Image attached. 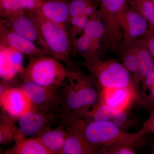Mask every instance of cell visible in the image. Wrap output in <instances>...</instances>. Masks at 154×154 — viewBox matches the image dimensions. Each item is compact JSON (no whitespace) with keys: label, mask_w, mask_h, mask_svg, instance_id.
Masks as SVG:
<instances>
[{"label":"cell","mask_w":154,"mask_h":154,"mask_svg":"<svg viewBox=\"0 0 154 154\" xmlns=\"http://www.w3.org/2000/svg\"><path fill=\"white\" fill-rule=\"evenodd\" d=\"M117 19L127 42H132L140 39L150 28L145 19L128 4L119 13Z\"/></svg>","instance_id":"cell-10"},{"label":"cell","mask_w":154,"mask_h":154,"mask_svg":"<svg viewBox=\"0 0 154 154\" xmlns=\"http://www.w3.org/2000/svg\"><path fill=\"white\" fill-rule=\"evenodd\" d=\"M83 119L74 116L61 117L58 124L62 125L68 134L62 154H97L83 134Z\"/></svg>","instance_id":"cell-6"},{"label":"cell","mask_w":154,"mask_h":154,"mask_svg":"<svg viewBox=\"0 0 154 154\" xmlns=\"http://www.w3.org/2000/svg\"><path fill=\"white\" fill-rule=\"evenodd\" d=\"M32 13L38 25L42 48L49 55L64 63L69 72L78 71L71 59L72 42L67 28L42 19L33 11Z\"/></svg>","instance_id":"cell-2"},{"label":"cell","mask_w":154,"mask_h":154,"mask_svg":"<svg viewBox=\"0 0 154 154\" xmlns=\"http://www.w3.org/2000/svg\"><path fill=\"white\" fill-rule=\"evenodd\" d=\"M58 125L54 129L48 130L36 137L52 154H62L68 137L64 127Z\"/></svg>","instance_id":"cell-18"},{"label":"cell","mask_w":154,"mask_h":154,"mask_svg":"<svg viewBox=\"0 0 154 154\" xmlns=\"http://www.w3.org/2000/svg\"><path fill=\"white\" fill-rule=\"evenodd\" d=\"M68 2L70 19L81 15L90 18L99 9V0H68Z\"/></svg>","instance_id":"cell-23"},{"label":"cell","mask_w":154,"mask_h":154,"mask_svg":"<svg viewBox=\"0 0 154 154\" xmlns=\"http://www.w3.org/2000/svg\"><path fill=\"white\" fill-rule=\"evenodd\" d=\"M1 48L11 49L28 57L49 55L45 50L33 42L20 36L0 22Z\"/></svg>","instance_id":"cell-11"},{"label":"cell","mask_w":154,"mask_h":154,"mask_svg":"<svg viewBox=\"0 0 154 154\" xmlns=\"http://www.w3.org/2000/svg\"><path fill=\"white\" fill-rule=\"evenodd\" d=\"M38 0H0L1 18L16 11H34Z\"/></svg>","instance_id":"cell-22"},{"label":"cell","mask_w":154,"mask_h":154,"mask_svg":"<svg viewBox=\"0 0 154 154\" xmlns=\"http://www.w3.org/2000/svg\"><path fill=\"white\" fill-rule=\"evenodd\" d=\"M137 141L120 142L105 146L99 149L98 152L102 154H133L135 153L134 146Z\"/></svg>","instance_id":"cell-27"},{"label":"cell","mask_w":154,"mask_h":154,"mask_svg":"<svg viewBox=\"0 0 154 154\" xmlns=\"http://www.w3.org/2000/svg\"><path fill=\"white\" fill-rule=\"evenodd\" d=\"M131 43L137 57L138 73L134 81L136 85H138L154 69V57L140 39Z\"/></svg>","instance_id":"cell-17"},{"label":"cell","mask_w":154,"mask_h":154,"mask_svg":"<svg viewBox=\"0 0 154 154\" xmlns=\"http://www.w3.org/2000/svg\"><path fill=\"white\" fill-rule=\"evenodd\" d=\"M101 44L84 33L72 41V51L79 54L85 60V64L99 58V48Z\"/></svg>","instance_id":"cell-19"},{"label":"cell","mask_w":154,"mask_h":154,"mask_svg":"<svg viewBox=\"0 0 154 154\" xmlns=\"http://www.w3.org/2000/svg\"><path fill=\"white\" fill-rule=\"evenodd\" d=\"M122 61L123 65L134 75V79L138 73L137 57L131 42L125 41L119 54Z\"/></svg>","instance_id":"cell-25"},{"label":"cell","mask_w":154,"mask_h":154,"mask_svg":"<svg viewBox=\"0 0 154 154\" xmlns=\"http://www.w3.org/2000/svg\"><path fill=\"white\" fill-rule=\"evenodd\" d=\"M128 5L145 19L154 29V5L151 0H128Z\"/></svg>","instance_id":"cell-26"},{"label":"cell","mask_w":154,"mask_h":154,"mask_svg":"<svg viewBox=\"0 0 154 154\" xmlns=\"http://www.w3.org/2000/svg\"><path fill=\"white\" fill-rule=\"evenodd\" d=\"M105 28L99 11L93 14L84 29L83 33L97 43H103L105 35Z\"/></svg>","instance_id":"cell-24"},{"label":"cell","mask_w":154,"mask_h":154,"mask_svg":"<svg viewBox=\"0 0 154 154\" xmlns=\"http://www.w3.org/2000/svg\"><path fill=\"white\" fill-rule=\"evenodd\" d=\"M141 82L144 91L149 90L154 86V69L147 75Z\"/></svg>","instance_id":"cell-31"},{"label":"cell","mask_w":154,"mask_h":154,"mask_svg":"<svg viewBox=\"0 0 154 154\" xmlns=\"http://www.w3.org/2000/svg\"><path fill=\"white\" fill-rule=\"evenodd\" d=\"M70 72L73 78L77 91L82 99L88 114L101 102L102 88L90 74L88 75L79 71Z\"/></svg>","instance_id":"cell-12"},{"label":"cell","mask_w":154,"mask_h":154,"mask_svg":"<svg viewBox=\"0 0 154 154\" xmlns=\"http://www.w3.org/2000/svg\"><path fill=\"white\" fill-rule=\"evenodd\" d=\"M60 61L49 55L29 57L27 66L19 73L20 79L55 90H59L69 73Z\"/></svg>","instance_id":"cell-1"},{"label":"cell","mask_w":154,"mask_h":154,"mask_svg":"<svg viewBox=\"0 0 154 154\" xmlns=\"http://www.w3.org/2000/svg\"><path fill=\"white\" fill-rule=\"evenodd\" d=\"M38 2H44V1H50V0H38Z\"/></svg>","instance_id":"cell-33"},{"label":"cell","mask_w":154,"mask_h":154,"mask_svg":"<svg viewBox=\"0 0 154 154\" xmlns=\"http://www.w3.org/2000/svg\"><path fill=\"white\" fill-rule=\"evenodd\" d=\"M149 94L147 97V101L154 105V86L149 89Z\"/></svg>","instance_id":"cell-32"},{"label":"cell","mask_w":154,"mask_h":154,"mask_svg":"<svg viewBox=\"0 0 154 154\" xmlns=\"http://www.w3.org/2000/svg\"><path fill=\"white\" fill-rule=\"evenodd\" d=\"M15 119L10 116L2 114L0 117V144L8 146L16 141L19 135V128L14 122Z\"/></svg>","instance_id":"cell-21"},{"label":"cell","mask_w":154,"mask_h":154,"mask_svg":"<svg viewBox=\"0 0 154 154\" xmlns=\"http://www.w3.org/2000/svg\"><path fill=\"white\" fill-rule=\"evenodd\" d=\"M89 19L85 15L77 16L70 19L69 23L70 28L69 33L72 42L77 38V36L83 33Z\"/></svg>","instance_id":"cell-28"},{"label":"cell","mask_w":154,"mask_h":154,"mask_svg":"<svg viewBox=\"0 0 154 154\" xmlns=\"http://www.w3.org/2000/svg\"><path fill=\"white\" fill-rule=\"evenodd\" d=\"M152 1V2L153 4L154 5V0H151Z\"/></svg>","instance_id":"cell-34"},{"label":"cell","mask_w":154,"mask_h":154,"mask_svg":"<svg viewBox=\"0 0 154 154\" xmlns=\"http://www.w3.org/2000/svg\"><path fill=\"white\" fill-rule=\"evenodd\" d=\"M82 131L84 136L96 151L116 143L138 141L143 136L140 131L130 133L112 122L83 119Z\"/></svg>","instance_id":"cell-3"},{"label":"cell","mask_w":154,"mask_h":154,"mask_svg":"<svg viewBox=\"0 0 154 154\" xmlns=\"http://www.w3.org/2000/svg\"><path fill=\"white\" fill-rule=\"evenodd\" d=\"M1 107L8 115L18 119L30 110L31 102L21 88L14 87L0 96Z\"/></svg>","instance_id":"cell-14"},{"label":"cell","mask_w":154,"mask_h":154,"mask_svg":"<svg viewBox=\"0 0 154 154\" xmlns=\"http://www.w3.org/2000/svg\"><path fill=\"white\" fill-rule=\"evenodd\" d=\"M140 131L143 135L150 133L154 134V110Z\"/></svg>","instance_id":"cell-30"},{"label":"cell","mask_w":154,"mask_h":154,"mask_svg":"<svg viewBox=\"0 0 154 154\" xmlns=\"http://www.w3.org/2000/svg\"><path fill=\"white\" fill-rule=\"evenodd\" d=\"M140 39L148 48L154 57V29H149Z\"/></svg>","instance_id":"cell-29"},{"label":"cell","mask_w":154,"mask_h":154,"mask_svg":"<svg viewBox=\"0 0 154 154\" xmlns=\"http://www.w3.org/2000/svg\"><path fill=\"white\" fill-rule=\"evenodd\" d=\"M34 14L55 24L67 28L70 19L68 0H50L39 2Z\"/></svg>","instance_id":"cell-13"},{"label":"cell","mask_w":154,"mask_h":154,"mask_svg":"<svg viewBox=\"0 0 154 154\" xmlns=\"http://www.w3.org/2000/svg\"><path fill=\"white\" fill-rule=\"evenodd\" d=\"M6 154H52L42 143L37 137L23 139L12 148L5 152Z\"/></svg>","instance_id":"cell-20"},{"label":"cell","mask_w":154,"mask_h":154,"mask_svg":"<svg viewBox=\"0 0 154 154\" xmlns=\"http://www.w3.org/2000/svg\"><path fill=\"white\" fill-rule=\"evenodd\" d=\"M61 116L85 119L88 112L77 91L74 80L69 72L67 79L59 90Z\"/></svg>","instance_id":"cell-9"},{"label":"cell","mask_w":154,"mask_h":154,"mask_svg":"<svg viewBox=\"0 0 154 154\" xmlns=\"http://www.w3.org/2000/svg\"><path fill=\"white\" fill-rule=\"evenodd\" d=\"M85 119L109 122L124 130L132 126L133 122L128 118L125 111L114 109L102 102L90 111Z\"/></svg>","instance_id":"cell-16"},{"label":"cell","mask_w":154,"mask_h":154,"mask_svg":"<svg viewBox=\"0 0 154 154\" xmlns=\"http://www.w3.org/2000/svg\"><path fill=\"white\" fill-rule=\"evenodd\" d=\"M134 85L124 88L102 89L100 102L114 109L125 111L136 97Z\"/></svg>","instance_id":"cell-15"},{"label":"cell","mask_w":154,"mask_h":154,"mask_svg":"<svg viewBox=\"0 0 154 154\" xmlns=\"http://www.w3.org/2000/svg\"><path fill=\"white\" fill-rule=\"evenodd\" d=\"M18 87L24 92L33 107L41 110H56L60 111L59 90L46 88L31 81L22 79Z\"/></svg>","instance_id":"cell-7"},{"label":"cell","mask_w":154,"mask_h":154,"mask_svg":"<svg viewBox=\"0 0 154 154\" xmlns=\"http://www.w3.org/2000/svg\"><path fill=\"white\" fill-rule=\"evenodd\" d=\"M85 64L90 74L102 89L124 88L135 84L131 79V73L115 60H102L99 58Z\"/></svg>","instance_id":"cell-4"},{"label":"cell","mask_w":154,"mask_h":154,"mask_svg":"<svg viewBox=\"0 0 154 154\" xmlns=\"http://www.w3.org/2000/svg\"><path fill=\"white\" fill-rule=\"evenodd\" d=\"M32 11H16L1 18V21L7 28L42 48L38 25Z\"/></svg>","instance_id":"cell-8"},{"label":"cell","mask_w":154,"mask_h":154,"mask_svg":"<svg viewBox=\"0 0 154 154\" xmlns=\"http://www.w3.org/2000/svg\"><path fill=\"white\" fill-rule=\"evenodd\" d=\"M61 114L59 110H45L31 106L30 110L18 119L19 134L16 142L25 137H36L58 123Z\"/></svg>","instance_id":"cell-5"}]
</instances>
